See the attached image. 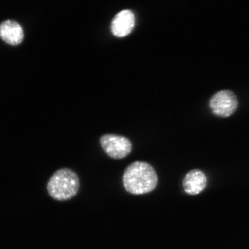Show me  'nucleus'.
<instances>
[{
  "label": "nucleus",
  "instance_id": "f257e3e1",
  "mask_svg": "<svg viewBox=\"0 0 249 249\" xmlns=\"http://www.w3.org/2000/svg\"><path fill=\"white\" fill-rule=\"evenodd\" d=\"M158 182L154 168L144 161H135L127 167L123 177L124 189L136 195L148 194L153 191Z\"/></svg>",
  "mask_w": 249,
  "mask_h": 249
},
{
  "label": "nucleus",
  "instance_id": "0eeeda50",
  "mask_svg": "<svg viewBox=\"0 0 249 249\" xmlns=\"http://www.w3.org/2000/svg\"><path fill=\"white\" fill-rule=\"evenodd\" d=\"M0 38L8 44L17 46L24 39L22 26L17 21L7 20L0 24Z\"/></svg>",
  "mask_w": 249,
  "mask_h": 249
},
{
  "label": "nucleus",
  "instance_id": "f03ea898",
  "mask_svg": "<svg viewBox=\"0 0 249 249\" xmlns=\"http://www.w3.org/2000/svg\"><path fill=\"white\" fill-rule=\"evenodd\" d=\"M79 188V177L75 171L69 168L56 171L46 185L50 197L58 201H68L75 197Z\"/></svg>",
  "mask_w": 249,
  "mask_h": 249
},
{
  "label": "nucleus",
  "instance_id": "7ed1b4c3",
  "mask_svg": "<svg viewBox=\"0 0 249 249\" xmlns=\"http://www.w3.org/2000/svg\"><path fill=\"white\" fill-rule=\"evenodd\" d=\"M100 143L105 153L115 160L125 158L132 150L131 142L123 136L107 134L101 137Z\"/></svg>",
  "mask_w": 249,
  "mask_h": 249
},
{
  "label": "nucleus",
  "instance_id": "423d86ee",
  "mask_svg": "<svg viewBox=\"0 0 249 249\" xmlns=\"http://www.w3.org/2000/svg\"><path fill=\"white\" fill-rule=\"evenodd\" d=\"M135 15L129 9H124L115 16L111 23L112 32L115 36L123 37L131 32L135 26Z\"/></svg>",
  "mask_w": 249,
  "mask_h": 249
},
{
  "label": "nucleus",
  "instance_id": "20e7f679",
  "mask_svg": "<svg viewBox=\"0 0 249 249\" xmlns=\"http://www.w3.org/2000/svg\"><path fill=\"white\" fill-rule=\"evenodd\" d=\"M210 107L216 116L226 118L232 116L238 107L236 95L230 90H222L214 93L210 99Z\"/></svg>",
  "mask_w": 249,
  "mask_h": 249
},
{
  "label": "nucleus",
  "instance_id": "39448f33",
  "mask_svg": "<svg viewBox=\"0 0 249 249\" xmlns=\"http://www.w3.org/2000/svg\"><path fill=\"white\" fill-rule=\"evenodd\" d=\"M208 178L202 170L193 169L189 171L183 180V188L186 194L191 196L200 195L206 189Z\"/></svg>",
  "mask_w": 249,
  "mask_h": 249
}]
</instances>
